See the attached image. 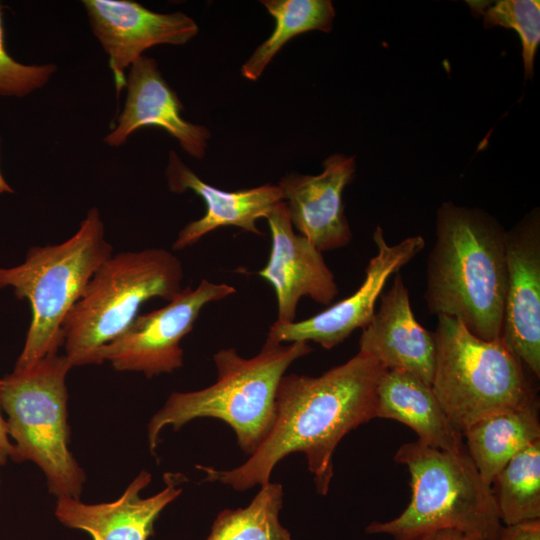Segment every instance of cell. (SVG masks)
I'll list each match as a JSON object with an SVG mask.
<instances>
[{"label":"cell","mask_w":540,"mask_h":540,"mask_svg":"<svg viewBox=\"0 0 540 540\" xmlns=\"http://www.w3.org/2000/svg\"><path fill=\"white\" fill-rule=\"evenodd\" d=\"M235 293L232 285L207 279L196 288H182L165 306L139 314L119 337L103 346L96 356L97 365L108 361L117 371L141 372L147 378L181 368L184 353L180 342L191 332L204 306Z\"/></svg>","instance_id":"obj_9"},{"label":"cell","mask_w":540,"mask_h":540,"mask_svg":"<svg viewBox=\"0 0 540 540\" xmlns=\"http://www.w3.org/2000/svg\"><path fill=\"white\" fill-rule=\"evenodd\" d=\"M499 540H540V519L503 525Z\"/></svg>","instance_id":"obj_26"},{"label":"cell","mask_w":540,"mask_h":540,"mask_svg":"<svg viewBox=\"0 0 540 540\" xmlns=\"http://www.w3.org/2000/svg\"><path fill=\"white\" fill-rule=\"evenodd\" d=\"M181 474H165V488L147 498L151 474L141 471L115 501L87 504L80 498H57L55 516L64 526L86 531L93 540H148L162 510L182 492Z\"/></svg>","instance_id":"obj_16"},{"label":"cell","mask_w":540,"mask_h":540,"mask_svg":"<svg viewBox=\"0 0 540 540\" xmlns=\"http://www.w3.org/2000/svg\"><path fill=\"white\" fill-rule=\"evenodd\" d=\"M395 461L409 470L410 503L398 517L372 522L368 533L413 540L452 528L481 540H499L503 524L491 485L483 480L467 449L448 452L417 440L400 446Z\"/></svg>","instance_id":"obj_5"},{"label":"cell","mask_w":540,"mask_h":540,"mask_svg":"<svg viewBox=\"0 0 540 540\" xmlns=\"http://www.w3.org/2000/svg\"><path fill=\"white\" fill-rule=\"evenodd\" d=\"M183 278L181 260L166 249L112 254L63 322L64 354L72 366L97 365L98 351L129 327L142 305L157 297L170 301Z\"/></svg>","instance_id":"obj_6"},{"label":"cell","mask_w":540,"mask_h":540,"mask_svg":"<svg viewBox=\"0 0 540 540\" xmlns=\"http://www.w3.org/2000/svg\"><path fill=\"white\" fill-rule=\"evenodd\" d=\"M375 417L409 426L426 445L448 452L466 450L463 435L452 424L432 387L407 371L383 372L376 390Z\"/></svg>","instance_id":"obj_19"},{"label":"cell","mask_w":540,"mask_h":540,"mask_svg":"<svg viewBox=\"0 0 540 540\" xmlns=\"http://www.w3.org/2000/svg\"><path fill=\"white\" fill-rule=\"evenodd\" d=\"M432 389L463 433L497 412L536 404L524 366L502 339L485 341L458 319L439 315Z\"/></svg>","instance_id":"obj_8"},{"label":"cell","mask_w":540,"mask_h":540,"mask_svg":"<svg viewBox=\"0 0 540 540\" xmlns=\"http://www.w3.org/2000/svg\"><path fill=\"white\" fill-rule=\"evenodd\" d=\"M312 351L308 342L287 345L269 337L260 352L244 358L234 348L221 349L213 360L217 381L197 391L173 392L148 424V441L154 453L161 430H178L200 417L226 422L242 450L251 455L269 433L275 420V399L281 378L297 359Z\"/></svg>","instance_id":"obj_3"},{"label":"cell","mask_w":540,"mask_h":540,"mask_svg":"<svg viewBox=\"0 0 540 540\" xmlns=\"http://www.w3.org/2000/svg\"><path fill=\"white\" fill-rule=\"evenodd\" d=\"M56 70L54 64L26 65L8 54L0 9V96H26L46 85Z\"/></svg>","instance_id":"obj_25"},{"label":"cell","mask_w":540,"mask_h":540,"mask_svg":"<svg viewBox=\"0 0 540 540\" xmlns=\"http://www.w3.org/2000/svg\"><path fill=\"white\" fill-rule=\"evenodd\" d=\"M359 352L373 357L385 369L407 371L432 385L436 365L434 333L416 320L400 274L395 275L379 309L362 329Z\"/></svg>","instance_id":"obj_17"},{"label":"cell","mask_w":540,"mask_h":540,"mask_svg":"<svg viewBox=\"0 0 540 540\" xmlns=\"http://www.w3.org/2000/svg\"><path fill=\"white\" fill-rule=\"evenodd\" d=\"M413 540H481L461 530L444 528L425 533Z\"/></svg>","instance_id":"obj_27"},{"label":"cell","mask_w":540,"mask_h":540,"mask_svg":"<svg viewBox=\"0 0 540 540\" xmlns=\"http://www.w3.org/2000/svg\"><path fill=\"white\" fill-rule=\"evenodd\" d=\"M373 241L377 253L365 269L363 283L352 295L307 319L283 325L273 323L267 337L279 343L312 341L329 350L356 329L365 328L376 312V301L388 279L425 247V240L420 235L389 245L380 226L374 230Z\"/></svg>","instance_id":"obj_10"},{"label":"cell","mask_w":540,"mask_h":540,"mask_svg":"<svg viewBox=\"0 0 540 540\" xmlns=\"http://www.w3.org/2000/svg\"><path fill=\"white\" fill-rule=\"evenodd\" d=\"M261 3L275 20L272 34L261 43L241 67L242 75L257 80L280 49L304 32H330L335 9L330 0H263Z\"/></svg>","instance_id":"obj_21"},{"label":"cell","mask_w":540,"mask_h":540,"mask_svg":"<svg viewBox=\"0 0 540 540\" xmlns=\"http://www.w3.org/2000/svg\"><path fill=\"white\" fill-rule=\"evenodd\" d=\"M318 175L291 173L278 186L293 228L319 251L347 246L352 231L345 215L343 192L355 173V157L333 154Z\"/></svg>","instance_id":"obj_14"},{"label":"cell","mask_w":540,"mask_h":540,"mask_svg":"<svg viewBox=\"0 0 540 540\" xmlns=\"http://www.w3.org/2000/svg\"><path fill=\"white\" fill-rule=\"evenodd\" d=\"M113 248L105 238L104 223L92 207L78 230L55 245L32 246L17 266L0 267V289L12 288L31 307V322L16 361L25 368L63 346V322L82 296L97 268Z\"/></svg>","instance_id":"obj_4"},{"label":"cell","mask_w":540,"mask_h":540,"mask_svg":"<svg viewBox=\"0 0 540 540\" xmlns=\"http://www.w3.org/2000/svg\"><path fill=\"white\" fill-rule=\"evenodd\" d=\"M473 12L483 17L485 28L502 26L515 30L522 44L525 76L533 75L535 54L540 42V2L538 0L468 1Z\"/></svg>","instance_id":"obj_24"},{"label":"cell","mask_w":540,"mask_h":540,"mask_svg":"<svg viewBox=\"0 0 540 540\" xmlns=\"http://www.w3.org/2000/svg\"><path fill=\"white\" fill-rule=\"evenodd\" d=\"M386 369L358 352L318 377L284 375L275 399L274 423L248 460L232 470L197 466L205 480L235 490L269 483L274 466L292 452H303L317 491L326 495L333 476V453L350 431L375 417L376 390Z\"/></svg>","instance_id":"obj_1"},{"label":"cell","mask_w":540,"mask_h":540,"mask_svg":"<svg viewBox=\"0 0 540 540\" xmlns=\"http://www.w3.org/2000/svg\"><path fill=\"white\" fill-rule=\"evenodd\" d=\"M165 176L170 191L188 190L200 196L206 206L205 214L189 222L178 233L173 250H182L197 243L206 234L223 226H236L243 231L262 235L256 222L265 218L281 202L278 185L265 184L238 191H224L200 179L173 150H170Z\"/></svg>","instance_id":"obj_18"},{"label":"cell","mask_w":540,"mask_h":540,"mask_svg":"<svg viewBox=\"0 0 540 540\" xmlns=\"http://www.w3.org/2000/svg\"><path fill=\"white\" fill-rule=\"evenodd\" d=\"M506 235L478 208L444 202L426 270L430 313L460 320L485 341L501 338L507 290Z\"/></svg>","instance_id":"obj_2"},{"label":"cell","mask_w":540,"mask_h":540,"mask_svg":"<svg viewBox=\"0 0 540 540\" xmlns=\"http://www.w3.org/2000/svg\"><path fill=\"white\" fill-rule=\"evenodd\" d=\"M129 68L124 107L117 125L105 136L104 142L119 147L138 129L157 126L174 137L187 154L202 159L211 132L207 127L183 118L184 106L162 76L157 61L142 55Z\"/></svg>","instance_id":"obj_15"},{"label":"cell","mask_w":540,"mask_h":540,"mask_svg":"<svg viewBox=\"0 0 540 540\" xmlns=\"http://www.w3.org/2000/svg\"><path fill=\"white\" fill-rule=\"evenodd\" d=\"M13 456L14 445L8 434L7 423L3 416L0 398V466L6 464L9 459L13 460Z\"/></svg>","instance_id":"obj_28"},{"label":"cell","mask_w":540,"mask_h":540,"mask_svg":"<svg viewBox=\"0 0 540 540\" xmlns=\"http://www.w3.org/2000/svg\"><path fill=\"white\" fill-rule=\"evenodd\" d=\"M0 488H1V477H0Z\"/></svg>","instance_id":"obj_30"},{"label":"cell","mask_w":540,"mask_h":540,"mask_svg":"<svg viewBox=\"0 0 540 540\" xmlns=\"http://www.w3.org/2000/svg\"><path fill=\"white\" fill-rule=\"evenodd\" d=\"M466 449L483 480L490 484L521 450L540 440L536 404L487 416L464 433Z\"/></svg>","instance_id":"obj_20"},{"label":"cell","mask_w":540,"mask_h":540,"mask_svg":"<svg viewBox=\"0 0 540 540\" xmlns=\"http://www.w3.org/2000/svg\"><path fill=\"white\" fill-rule=\"evenodd\" d=\"M507 290L501 339L540 376V212L534 208L506 235Z\"/></svg>","instance_id":"obj_11"},{"label":"cell","mask_w":540,"mask_h":540,"mask_svg":"<svg viewBox=\"0 0 540 540\" xmlns=\"http://www.w3.org/2000/svg\"><path fill=\"white\" fill-rule=\"evenodd\" d=\"M283 489L267 483L246 508L224 510L216 517L207 540H291L279 522Z\"/></svg>","instance_id":"obj_23"},{"label":"cell","mask_w":540,"mask_h":540,"mask_svg":"<svg viewBox=\"0 0 540 540\" xmlns=\"http://www.w3.org/2000/svg\"><path fill=\"white\" fill-rule=\"evenodd\" d=\"M91 30L109 58L119 94L126 85L124 71L148 48L184 45L194 38L198 25L187 14L154 12L131 0H84Z\"/></svg>","instance_id":"obj_12"},{"label":"cell","mask_w":540,"mask_h":540,"mask_svg":"<svg viewBox=\"0 0 540 540\" xmlns=\"http://www.w3.org/2000/svg\"><path fill=\"white\" fill-rule=\"evenodd\" d=\"M503 525L540 519V440L517 453L491 483Z\"/></svg>","instance_id":"obj_22"},{"label":"cell","mask_w":540,"mask_h":540,"mask_svg":"<svg viewBox=\"0 0 540 540\" xmlns=\"http://www.w3.org/2000/svg\"><path fill=\"white\" fill-rule=\"evenodd\" d=\"M0 145H1V138H0ZM13 189L11 186L6 182L4 179L1 171H0V194L2 193H12Z\"/></svg>","instance_id":"obj_29"},{"label":"cell","mask_w":540,"mask_h":540,"mask_svg":"<svg viewBox=\"0 0 540 540\" xmlns=\"http://www.w3.org/2000/svg\"><path fill=\"white\" fill-rule=\"evenodd\" d=\"M72 367L65 354L53 352L0 379L13 461L37 465L56 498H80L86 480L69 449L66 377Z\"/></svg>","instance_id":"obj_7"},{"label":"cell","mask_w":540,"mask_h":540,"mask_svg":"<svg viewBox=\"0 0 540 540\" xmlns=\"http://www.w3.org/2000/svg\"><path fill=\"white\" fill-rule=\"evenodd\" d=\"M266 220L271 232V250L267 264L258 275L274 288L277 300L274 324L283 325L295 321L302 297L329 305L339 290L322 252L306 237L294 232L284 201Z\"/></svg>","instance_id":"obj_13"}]
</instances>
